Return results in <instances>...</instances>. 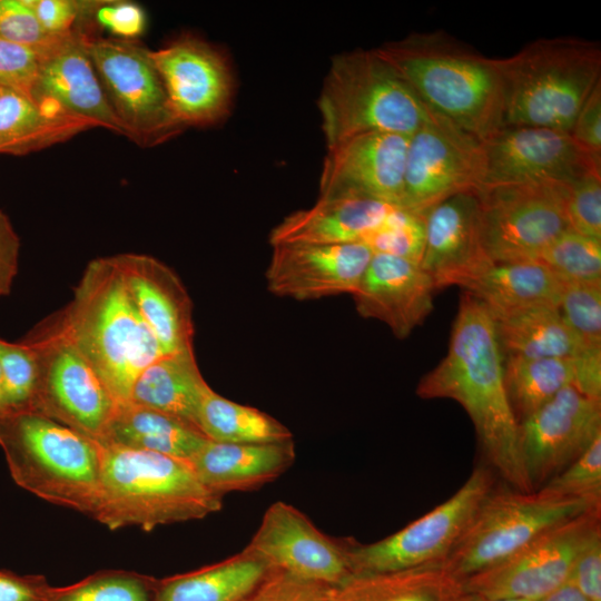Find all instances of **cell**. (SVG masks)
<instances>
[{
    "mask_svg": "<svg viewBox=\"0 0 601 601\" xmlns=\"http://www.w3.org/2000/svg\"><path fill=\"white\" fill-rule=\"evenodd\" d=\"M504 355L487 307L464 292L452 327L447 354L418 383L422 398H451L469 414L492 467L510 487L533 492L524 472L519 423L503 375Z\"/></svg>",
    "mask_w": 601,
    "mask_h": 601,
    "instance_id": "1",
    "label": "cell"
},
{
    "mask_svg": "<svg viewBox=\"0 0 601 601\" xmlns=\"http://www.w3.org/2000/svg\"><path fill=\"white\" fill-rule=\"evenodd\" d=\"M375 51L430 110L480 140L503 127L502 81L495 58L444 30L413 32Z\"/></svg>",
    "mask_w": 601,
    "mask_h": 601,
    "instance_id": "2",
    "label": "cell"
},
{
    "mask_svg": "<svg viewBox=\"0 0 601 601\" xmlns=\"http://www.w3.org/2000/svg\"><path fill=\"white\" fill-rule=\"evenodd\" d=\"M93 367L118 403L162 354L140 317L114 256L91 260L66 308L50 317Z\"/></svg>",
    "mask_w": 601,
    "mask_h": 601,
    "instance_id": "3",
    "label": "cell"
},
{
    "mask_svg": "<svg viewBox=\"0 0 601 601\" xmlns=\"http://www.w3.org/2000/svg\"><path fill=\"white\" fill-rule=\"evenodd\" d=\"M101 446L100 486L91 515L109 530L200 520L218 512L223 497L210 492L189 462L149 451Z\"/></svg>",
    "mask_w": 601,
    "mask_h": 601,
    "instance_id": "4",
    "label": "cell"
},
{
    "mask_svg": "<svg viewBox=\"0 0 601 601\" xmlns=\"http://www.w3.org/2000/svg\"><path fill=\"white\" fill-rule=\"evenodd\" d=\"M503 91V126L571 131L601 81V46L578 37L535 39L495 58Z\"/></svg>",
    "mask_w": 601,
    "mask_h": 601,
    "instance_id": "5",
    "label": "cell"
},
{
    "mask_svg": "<svg viewBox=\"0 0 601 601\" xmlns=\"http://www.w3.org/2000/svg\"><path fill=\"white\" fill-rule=\"evenodd\" d=\"M0 447L14 483L52 504L92 515L100 444L36 411L0 413Z\"/></svg>",
    "mask_w": 601,
    "mask_h": 601,
    "instance_id": "6",
    "label": "cell"
},
{
    "mask_svg": "<svg viewBox=\"0 0 601 601\" xmlns=\"http://www.w3.org/2000/svg\"><path fill=\"white\" fill-rule=\"evenodd\" d=\"M318 109L327 147L366 132L412 136L428 108L375 49L332 59Z\"/></svg>",
    "mask_w": 601,
    "mask_h": 601,
    "instance_id": "7",
    "label": "cell"
},
{
    "mask_svg": "<svg viewBox=\"0 0 601 601\" xmlns=\"http://www.w3.org/2000/svg\"><path fill=\"white\" fill-rule=\"evenodd\" d=\"M582 500L534 492L493 490L442 566L461 582L509 559L546 531L587 511Z\"/></svg>",
    "mask_w": 601,
    "mask_h": 601,
    "instance_id": "8",
    "label": "cell"
},
{
    "mask_svg": "<svg viewBox=\"0 0 601 601\" xmlns=\"http://www.w3.org/2000/svg\"><path fill=\"white\" fill-rule=\"evenodd\" d=\"M83 43L126 137L140 147H154L184 129L171 111L147 48L131 40L87 33Z\"/></svg>",
    "mask_w": 601,
    "mask_h": 601,
    "instance_id": "9",
    "label": "cell"
},
{
    "mask_svg": "<svg viewBox=\"0 0 601 601\" xmlns=\"http://www.w3.org/2000/svg\"><path fill=\"white\" fill-rule=\"evenodd\" d=\"M493 487L492 471L480 465L450 499L400 531L368 544L346 540L352 575L442 564Z\"/></svg>",
    "mask_w": 601,
    "mask_h": 601,
    "instance_id": "10",
    "label": "cell"
},
{
    "mask_svg": "<svg viewBox=\"0 0 601 601\" xmlns=\"http://www.w3.org/2000/svg\"><path fill=\"white\" fill-rule=\"evenodd\" d=\"M24 341L36 351L39 371L31 411L99 442L118 404L100 376L51 319Z\"/></svg>",
    "mask_w": 601,
    "mask_h": 601,
    "instance_id": "11",
    "label": "cell"
},
{
    "mask_svg": "<svg viewBox=\"0 0 601 601\" xmlns=\"http://www.w3.org/2000/svg\"><path fill=\"white\" fill-rule=\"evenodd\" d=\"M484 175L483 141L428 109L408 138L402 207L424 214L452 196L480 194Z\"/></svg>",
    "mask_w": 601,
    "mask_h": 601,
    "instance_id": "12",
    "label": "cell"
},
{
    "mask_svg": "<svg viewBox=\"0 0 601 601\" xmlns=\"http://www.w3.org/2000/svg\"><path fill=\"white\" fill-rule=\"evenodd\" d=\"M568 184H530L487 188L479 194L483 249L491 262L536 260L570 228Z\"/></svg>",
    "mask_w": 601,
    "mask_h": 601,
    "instance_id": "13",
    "label": "cell"
},
{
    "mask_svg": "<svg viewBox=\"0 0 601 601\" xmlns=\"http://www.w3.org/2000/svg\"><path fill=\"white\" fill-rule=\"evenodd\" d=\"M601 510L587 511L546 531L519 552L462 581L466 593L538 601L568 582L575 559L601 532Z\"/></svg>",
    "mask_w": 601,
    "mask_h": 601,
    "instance_id": "14",
    "label": "cell"
},
{
    "mask_svg": "<svg viewBox=\"0 0 601 601\" xmlns=\"http://www.w3.org/2000/svg\"><path fill=\"white\" fill-rule=\"evenodd\" d=\"M483 190L499 186L569 184L601 171L569 131L532 126H503L483 141Z\"/></svg>",
    "mask_w": 601,
    "mask_h": 601,
    "instance_id": "15",
    "label": "cell"
},
{
    "mask_svg": "<svg viewBox=\"0 0 601 601\" xmlns=\"http://www.w3.org/2000/svg\"><path fill=\"white\" fill-rule=\"evenodd\" d=\"M518 435L524 472L534 492L601 435V401L568 386L519 422Z\"/></svg>",
    "mask_w": 601,
    "mask_h": 601,
    "instance_id": "16",
    "label": "cell"
},
{
    "mask_svg": "<svg viewBox=\"0 0 601 601\" xmlns=\"http://www.w3.org/2000/svg\"><path fill=\"white\" fill-rule=\"evenodd\" d=\"M176 119L209 126L229 111L233 77L226 59L207 42L183 37L158 50L148 49Z\"/></svg>",
    "mask_w": 601,
    "mask_h": 601,
    "instance_id": "17",
    "label": "cell"
},
{
    "mask_svg": "<svg viewBox=\"0 0 601 601\" xmlns=\"http://www.w3.org/2000/svg\"><path fill=\"white\" fill-rule=\"evenodd\" d=\"M274 570L331 587L352 575L345 541L319 531L295 506L277 501L264 513L246 545Z\"/></svg>",
    "mask_w": 601,
    "mask_h": 601,
    "instance_id": "18",
    "label": "cell"
},
{
    "mask_svg": "<svg viewBox=\"0 0 601 601\" xmlns=\"http://www.w3.org/2000/svg\"><path fill=\"white\" fill-rule=\"evenodd\" d=\"M408 138L366 132L327 147L318 198L359 197L402 207Z\"/></svg>",
    "mask_w": 601,
    "mask_h": 601,
    "instance_id": "19",
    "label": "cell"
},
{
    "mask_svg": "<svg viewBox=\"0 0 601 601\" xmlns=\"http://www.w3.org/2000/svg\"><path fill=\"white\" fill-rule=\"evenodd\" d=\"M373 256L362 243L273 246L267 288L297 300L353 294Z\"/></svg>",
    "mask_w": 601,
    "mask_h": 601,
    "instance_id": "20",
    "label": "cell"
},
{
    "mask_svg": "<svg viewBox=\"0 0 601 601\" xmlns=\"http://www.w3.org/2000/svg\"><path fill=\"white\" fill-rule=\"evenodd\" d=\"M40 55L31 95L62 112L125 136L85 48L83 33L75 29L59 37Z\"/></svg>",
    "mask_w": 601,
    "mask_h": 601,
    "instance_id": "21",
    "label": "cell"
},
{
    "mask_svg": "<svg viewBox=\"0 0 601 601\" xmlns=\"http://www.w3.org/2000/svg\"><path fill=\"white\" fill-rule=\"evenodd\" d=\"M114 259L162 354L193 349V302L177 274L150 255L127 253Z\"/></svg>",
    "mask_w": 601,
    "mask_h": 601,
    "instance_id": "22",
    "label": "cell"
},
{
    "mask_svg": "<svg viewBox=\"0 0 601 601\" xmlns=\"http://www.w3.org/2000/svg\"><path fill=\"white\" fill-rule=\"evenodd\" d=\"M424 220L420 266L436 289L461 286L491 262L482 246L479 194L452 196L425 211Z\"/></svg>",
    "mask_w": 601,
    "mask_h": 601,
    "instance_id": "23",
    "label": "cell"
},
{
    "mask_svg": "<svg viewBox=\"0 0 601 601\" xmlns=\"http://www.w3.org/2000/svg\"><path fill=\"white\" fill-rule=\"evenodd\" d=\"M435 290L420 264L373 254L352 295L359 315L386 324L396 337L405 338L433 309Z\"/></svg>",
    "mask_w": 601,
    "mask_h": 601,
    "instance_id": "24",
    "label": "cell"
},
{
    "mask_svg": "<svg viewBox=\"0 0 601 601\" xmlns=\"http://www.w3.org/2000/svg\"><path fill=\"white\" fill-rule=\"evenodd\" d=\"M293 440L269 443H221L208 440L189 461L200 482L223 497L256 490L285 473L295 461Z\"/></svg>",
    "mask_w": 601,
    "mask_h": 601,
    "instance_id": "25",
    "label": "cell"
},
{
    "mask_svg": "<svg viewBox=\"0 0 601 601\" xmlns=\"http://www.w3.org/2000/svg\"><path fill=\"white\" fill-rule=\"evenodd\" d=\"M393 207L359 197L318 198L312 207L288 215L274 227L269 244H363Z\"/></svg>",
    "mask_w": 601,
    "mask_h": 601,
    "instance_id": "26",
    "label": "cell"
},
{
    "mask_svg": "<svg viewBox=\"0 0 601 601\" xmlns=\"http://www.w3.org/2000/svg\"><path fill=\"white\" fill-rule=\"evenodd\" d=\"M90 128L31 93L0 86V154L27 155Z\"/></svg>",
    "mask_w": 601,
    "mask_h": 601,
    "instance_id": "27",
    "label": "cell"
},
{
    "mask_svg": "<svg viewBox=\"0 0 601 601\" xmlns=\"http://www.w3.org/2000/svg\"><path fill=\"white\" fill-rule=\"evenodd\" d=\"M210 388L193 348L161 355L150 363L136 378L128 402L175 416L198 428L199 408Z\"/></svg>",
    "mask_w": 601,
    "mask_h": 601,
    "instance_id": "28",
    "label": "cell"
},
{
    "mask_svg": "<svg viewBox=\"0 0 601 601\" xmlns=\"http://www.w3.org/2000/svg\"><path fill=\"white\" fill-rule=\"evenodd\" d=\"M207 441L197 427L183 420L131 402H121L98 443L189 462Z\"/></svg>",
    "mask_w": 601,
    "mask_h": 601,
    "instance_id": "29",
    "label": "cell"
},
{
    "mask_svg": "<svg viewBox=\"0 0 601 601\" xmlns=\"http://www.w3.org/2000/svg\"><path fill=\"white\" fill-rule=\"evenodd\" d=\"M273 571L245 548L221 562L157 580L155 601H244Z\"/></svg>",
    "mask_w": 601,
    "mask_h": 601,
    "instance_id": "30",
    "label": "cell"
},
{
    "mask_svg": "<svg viewBox=\"0 0 601 601\" xmlns=\"http://www.w3.org/2000/svg\"><path fill=\"white\" fill-rule=\"evenodd\" d=\"M460 287L494 315L533 305L558 306L562 282L538 260L490 262Z\"/></svg>",
    "mask_w": 601,
    "mask_h": 601,
    "instance_id": "31",
    "label": "cell"
},
{
    "mask_svg": "<svg viewBox=\"0 0 601 601\" xmlns=\"http://www.w3.org/2000/svg\"><path fill=\"white\" fill-rule=\"evenodd\" d=\"M492 316L503 355L565 358L589 348L563 319L558 306L533 305Z\"/></svg>",
    "mask_w": 601,
    "mask_h": 601,
    "instance_id": "32",
    "label": "cell"
},
{
    "mask_svg": "<svg viewBox=\"0 0 601 601\" xmlns=\"http://www.w3.org/2000/svg\"><path fill=\"white\" fill-rule=\"evenodd\" d=\"M462 582L441 564L354 574L333 587L331 601H460Z\"/></svg>",
    "mask_w": 601,
    "mask_h": 601,
    "instance_id": "33",
    "label": "cell"
},
{
    "mask_svg": "<svg viewBox=\"0 0 601 601\" xmlns=\"http://www.w3.org/2000/svg\"><path fill=\"white\" fill-rule=\"evenodd\" d=\"M503 375L506 395L519 423L561 390L573 386V357L528 358L504 355Z\"/></svg>",
    "mask_w": 601,
    "mask_h": 601,
    "instance_id": "34",
    "label": "cell"
},
{
    "mask_svg": "<svg viewBox=\"0 0 601 601\" xmlns=\"http://www.w3.org/2000/svg\"><path fill=\"white\" fill-rule=\"evenodd\" d=\"M198 428L210 441L269 443L292 440V432L258 408L233 402L210 388L200 405Z\"/></svg>",
    "mask_w": 601,
    "mask_h": 601,
    "instance_id": "35",
    "label": "cell"
},
{
    "mask_svg": "<svg viewBox=\"0 0 601 601\" xmlns=\"http://www.w3.org/2000/svg\"><path fill=\"white\" fill-rule=\"evenodd\" d=\"M157 580L128 571H100L73 584L50 587L45 601H155Z\"/></svg>",
    "mask_w": 601,
    "mask_h": 601,
    "instance_id": "36",
    "label": "cell"
},
{
    "mask_svg": "<svg viewBox=\"0 0 601 601\" xmlns=\"http://www.w3.org/2000/svg\"><path fill=\"white\" fill-rule=\"evenodd\" d=\"M560 282L601 280V240L568 228L536 258Z\"/></svg>",
    "mask_w": 601,
    "mask_h": 601,
    "instance_id": "37",
    "label": "cell"
},
{
    "mask_svg": "<svg viewBox=\"0 0 601 601\" xmlns=\"http://www.w3.org/2000/svg\"><path fill=\"white\" fill-rule=\"evenodd\" d=\"M373 254H385L420 264L425 245L424 214L395 206L363 242Z\"/></svg>",
    "mask_w": 601,
    "mask_h": 601,
    "instance_id": "38",
    "label": "cell"
},
{
    "mask_svg": "<svg viewBox=\"0 0 601 601\" xmlns=\"http://www.w3.org/2000/svg\"><path fill=\"white\" fill-rule=\"evenodd\" d=\"M0 365L7 411H31L39 374L33 346L24 339L13 343L0 337Z\"/></svg>",
    "mask_w": 601,
    "mask_h": 601,
    "instance_id": "39",
    "label": "cell"
},
{
    "mask_svg": "<svg viewBox=\"0 0 601 601\" xmlns=\"http://www.w3.org/2000/svg\"><path fill=\"white\" fill-rule=\"evenodd\" d=\"M538 492L550 496L582 500L594 508H601V435Z\"/></svg>",
    "mask_w": 601,
    "mask_h": 601,
    "instance_id": "40",
    "label": "cell"
},
{
    "mask_svg": "<svg viewBox=\"0 0 601 601\" xmlns=\"http://www.w3.org/2000/svg\"><path fill=\"white\" fill-rule=\"evenodd\" d=\"M559 311L589 348H601V280L562 283Z\"/></svg>",
    "mask_w": 601,
    "mask_h": 601,
    "instance_id": "41",
    "label": "cell"
},
{
    "mask_svg": "<svg viewBox=\"0 0 601 601\" xmlns=\"http://www.w3.org/2000/svg\"><path fill=\"white\" fill-rule=\"evenodd\" d=\"M565 210L570 228L601 240V171H590L566 186Z\"/></svg>",
    "mask_w": 601,
    "mask_h": 601,
    "instance_id": "42",
    "label": "cell"
},
{
    "mask_svg": "<svg viewBox=\"0 0 601 601\" xmlns=\"http://www.w3.org/2000/svg\"><path fill=\"white\" fill-rule=\"evenodd\" d=\"M59 37L45 31L24 0H0V38L41 53Z\"/></svg>",
    "mask_w": 601,
    "mask_h": 601,
    "instance_id": "43",
    "label": "cell"
},
{
    "mask_svg": "<svg viewBox=\"0 0 601 601\" xmlns=\"http://www.w3.org/2000/svg\"><path fill=\"white\" fill-rule=\"evenodd\" d=\"M92 26L108 30L114 38L132 40L145 30L146 14L139 4L130 1L92 0L82 31L90 35Z\"/></svg>",
    "mask_w": 601,
    "mask_h": 601,
    "instance_id": "44",
    "label": "cell"
},
{
    "mask_svg": "<svg viewBox=\"0 0 601 601\" xmlns=\"http://www.w3.org/2000/svg\"><path fill=\"white\" fill-rule=\"evenodd\" d=\"M333 587L274 570L244 601H331Z\"/></svg>",
    "mask_w": 601,
    "mask_h": 601,
    "instance_id": "45",
    "label": "cell"
},
{
    "mask_svg": "<svg viewBox=\"0 0 601 601\" xmlns=\"http://www.w3.org/2000/svg\"><path fill=\"white\" fill-rule=\"evenodd\" d=\"M40 55L0 38V86L31 93Z\"/></svg>",
    "mask_w": 601,
    "mask_h": 601,
    "instance_id": "46",
    "label": "cell"
},
{
    "mask_svg": "<svg viewBox=\"0 0 601 601\" xmlns=\"http://www.w3.org/2000/svg\"><path fill=\"white\" fill-rule=\"evenodd\" d=\"M50 36H63L75 30L86 18L88 0H24Z\"/></svg>",
    "mask_w": 601,
    "mask_h": 601,
    "instance_id": "47",
    "label": "cell"
},
{
    "mask_svg": "<svg viewBox=\"0 0 601 601\" xmlns=\"http://www.w3.org/2000/svg\"><path fill=\"white\" fill-rule=\"evenodd\" d=\"M568 582L589 601H601V532L579 553Z\"/></svg>",
    "mask_w": 601,
    "mask_h": 601,
    "instance_id": "48",
    "label": "cell"
},
{
    "mask_svg": "<svg viewBox=\"0 0 601 601\" xmlns=\"http://www.w3.org/2000/svg\"><path fill=\"white\" fill-rule=\"evenodd\" d=\"M570 134L585 152L601 161V81L580 109Z\"/></svg>",
    "mask_w": 601,
    "mask_h": 601,
    "instance_id": "49",
    "label": "cell"
},
{
    "mask_svg": "<svg viewBox=\"0 0 601 601\" xmlns=\"http://www.w3.org/2000/svg\"><path fill=\"white\" fill-rule=\"evenodd\" d=\"M20 239L9 217L0 210V298L10 294L18 273Z\"/></svg>",
    "mask_w": 601,
    "mask_h": 601,
    "instance_id": "50",
    "label": "cell"
},
{
    "mask_svg": "<svg viewBox=\"0 0 601 601\" xmlns=\"http://www.w3.org/2000/svg\"><path fill=\"white\" fill-rule=\"evenodd\" d=\"M50 587L42 575L0 570V601H45Z\"/></svg>",
    "mask_w": 601,
    "mask_h": 601,
    "instance_id": "51",
    "label": "cell"
},
{
    "mask_svg": "<svg viewBox=\"0 0 601 601\" xmlns=\"http://www.w3.org/2000/svg\"><path fill=\"white\" fill-rule=\"evenodd\" d=\"M538 601H589L571 583L566 582Z\"/></svg>",
    "mask_w": 601,
    "mask_h": 601,
    "instance_id": "52",
    "label": "cell"
},
{
    "mask_svg": "<svg viewBox=\"0 0 601 601\" xmlns=\"http://www.w3.org/2000/svg\"><path fill=\"white\" fill-rule=\"evenodd\" d=\"M460 601H529V600H511V599H492L473 593H464Z\"/></svg>",
    "mask_w": 601,
    "mask_h": 601,
    "instance_id": "53",
    "label": "cell"
},
{
    "mask_svg": "<svg viewBox=\"0 0 601 601\" xmlns=\"http://www.w3.org/2000/svg\"><path fill=\"white\" fill-rule=\"evenodd\" d=\"M6 411H7V400H6L3 375H2V370L0 365V413L6 412Z\"/></svg>",
    "mask_w": 601,
    "mask_h": 601,
    "instance_id": "54",
    "label": "cell"
}]
</instances>
